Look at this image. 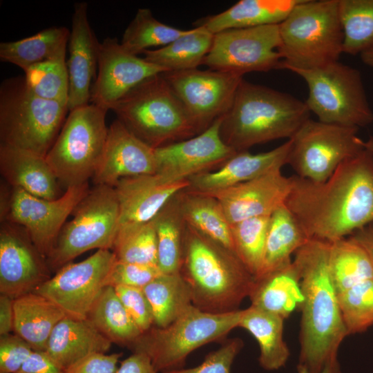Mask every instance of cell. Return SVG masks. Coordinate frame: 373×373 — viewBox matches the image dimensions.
<instances>
[{
    "label": "cell",
    "instance_id": "1",
    "mask_svg": "<svg viewBox=\"0 0 373 373\" xmlns=\"http://www.w3.org/2000/svg\"><path fill=\"white\" fill-rule=\"evenodd\" d=\"M290 178L285 205L309 239L332 242L373 222V137L323 182Z\"/></svg>",
    "mask_w": 373,
    "mask_h": 373
},
{
    "label": "cell",
    "instance_id": "2",
    "mask_svg": "<svg viewBox=\"0 0 373 373\" xmlns=\"http://www.w3.org/2000/svg\"><path fill=\"white\" fill-rule=\"evenodd\" d=\"M329 251V242L310 239L293 259L300 274L303 296L298 364L308 373H320L338 358L339 347L349 335L330 276Z\"/></svg>",
    "mask_w": 373,
    "mask_h": 373
},
{
    "label": "cell",
    "instance_id": "3",
    "mask_svg": "<svg viewBox=\"0 0 373 373\" xmlns=\"http://www.w3.org/2000/svg\"><path fill=\"white\" fill-rule=\"evenodd\" d=\"M305 102L271 88L244 79L222 117L220 136L237 152L275 140H289L308 120Z\"/></svg>",
    "mask_w": 373,
    "mask_h": 373
},
{
    "label": "cell",
    "instance_id": "4",
    "mask_svg": "<svg viewBox=\"0 0 373 373\" xmlns=\"http://www.w3.org/2000/svg\"><path fill=\"white\" fill-rule=\"evenodd\" d=\"M180 273L193 305L214 314L239 309L254 281L236 254L187 224Z\"/></svg>",
    "mask_w": 373,
    "mask_h": 373
},
{
    "label": "cell",
    "instance_id": "5",
    "mask_svg": "<svg viewBox=\"0 0 373 373\" xmlns=\"http://www.w3.org/2000/svg\"><path fill=\"white\" fill-rule=\"evenodd\" d=\"M280 69H314L338 61L343 31L338 0H300L279 24Z\"/></svg>",
    "mask_w": 373,
    "mask_h": 373
},
{
    "label": "cell",
    "instance_id": "6",
    "mask_svg": "<svg viewBox=\"0 0 373 373\" xmlns=\"http://www.w3.org/2000/svg\"><path fill=\"white\" fill-rule=\"evenodd\" d=\"M111 110L131 133L154 149L198 135L162 73L137 84Z\"/></svg>",
    "mask_w": 373,
    "mask_h": 373
},
{
    "label": "cell",
    "instance_id": "7",
    "mask_svg": "<svg viewBox=\"0 0 373 373\" xmlns=\"http://www.w3.org/2000/svg\"><path fill=\"white\" fill-rule=\"evenodd\" d=\"M68 111L67 104L35 95L24 76L6 79L0 85V144L46 157Z\"/></svg>",
    "mask_w": 373,
    "mask_h": 373
},
{
    "label": "cell",
    "instance_id": "8",
    "mask_svg": "<svg viewBox=\"0 0 373 373\" xmlns=\"http://www.w3.org/2000/svg\"><path fill=\"white\" fill-rule=\"evenodd\" d=\"M242 312L214 314L191 305L166 327L153 326L142 333L129 348L146 354L157 372L180 369L195 350L223 339L238 327Z\"/></svg>",
    "mask_w": 373,
    "mask_h": 373
},
{
    "label": "cell",
    "instance_id": "9",
    "mask_svg": "<svg viewBox=\"0 0 373 373\" xmlns=\"http://www.w3.org/2000/svg\"><path fill=\"white\" fill-rule=\"evenodd\" d=\"M108 110L93 104L69 111L46 160L66 189L88 182L102 157L108 132Z\"/></svg>",
    "mask_w": 373,
    "mask_h": 373
},
{
    "label": "cell",
    "instance_id": "10",
    "mask_svg": "<svg viewBox=\"0 0 373 373\" xmlns=\"http://www.w3.org/2000/svg\"><path fill=\"white\" fill-rule=\"evenodd\" d=\"M306 82L305 104L318 121L345 126H365L373 122L358 70L338 61L314 69H290Z\"/></svg>",
    "mask_w": 373,
    "mask_h": 373
},
{
    "label": "cell",
    "instance_id": "11",
    "mask_svg": "<svg viewBox=\"0 0 373 373\" xmlns=\"http://www.w3.org/2000/svg\"><path fill=\"white\" fill-rule=\"evenodd\" d=\"M73 214L46 258L50 271L56 272L87 251L112 249L119 224V202L114 187L95 185Z\"/></svg>",
    "mask_w": 373,
    "mask_h": 373
},
{
    "label": "cell",
    "instance_id": "12",
    "mask_svg": "<svg viewBox=\"0 0 373 373\" xmlns=\"http://www.w3.org/2000/svg\"><path fill=\"white\" fill-rule=\"evenodd\" d=\"M358 128L309 119L291 138L287 164L295 175L314 182L326 180L346 160L367 144Z\"/></svg>",
    "mask_w": 373,
    "mask_h": 373
},
{
    "label": "cell",
    "instance_id": "13",
    "mask_svg": "<svg viewBox=\"0 0 373 373\" xmlns=\"http://www.w3.org/2000/svg\"><path fill=\"white\" fill-rule=\"evenodd\" d=\"M88 182L68 187L55 200L34 196L10 186L9 195H1V222L23 227L32 242L46 258L52 251L69 215L89 191Z\"/></svg>",
    "mask_w": 373,
    "mask_h": 373
},
{
    "label": "cell",
    "instance_id": "14",
    "mask_svg": "<svg viewBox=\"0 0 373 373\" xmlns=\"http://www.w3.org/2000/svg\"><path fill=\"white\" fill-rule=\"evenodd\" d=\"M279 24L225 30L214 34L202 64L244 75L280 69Z\"/></svg>",
    "mask_w": 373,
    "mask_h": 373
},
{
    "label": "cell",
    "instance_id": "15",
    "mask_svg": "<svg viewBox=\"0 0 373 373\" xmlns=\"http://www.w3.org/2000/svg\"><path fill=\"white\" fill-rule=\"evenodd\" d=\"M200 134L229 111L243 79L239 74L198 68L162 73Z\"/></svg>",
    "mask_w": 373,
    "mask_h": 373
},
{
    "label": "cell",
    "instance_id": "16",
    "mask_svg": "<svg viewBox=\"0 0 373 373\" xmlns=\"http://www.w3.org/2000/svg\"><path fill=\"white\" fill-rule=\"evenodd\" d=\"M110 249H98L79 262H69L33 292L44 296L59 307L66 316L86 319L102 290L116 260Z\"/></svg>",
    "mask_w": 373,
    "mask_h": 373
},
{
    "label": "cell",
    "instance_id": "17",
    "mask_svg": "<svg viewBox=\"0 0 373 373\" xmlns=\"http://www.w3.org/2000/svg\"><path fill=\"white\" fill-rule=\"evenodd\" d=\"M222 117L194 137L155 149L156 173L173 182L188 180L222 166L238 152L220 136Z\"/></svg>",
    "mask_w": 373,
    "mask_h": 373
},
{
    "label": "cell",
    "instance_id": "18",
    "mask_svg": "<svg viewBox=\"0 0 373 373\" xmlns=\"http://www.w3.org/2000/svg\"><path fill=\"white\" fill-rule=\"evenodd\" d=\"M50 278L46 258L26 230L10 222L0 229V294L15 299Z\"/></svg>",
    "mask_w": 373,
    "mask_h": 373
},
{
    "label": "cell",
    "instance_id": "19",
    "mask_svg": "<svg viewBox=\"0 0 373 373\" xmlns=\"http://www.w3.org/2000/svg\"><path fill=\"white\" fill-rule=\"evenodd\" d=\"M97 70L90 102L108 111L144 79L166 72L162 68L128 52L116 38L111 37L106 38L99 44Z\"/></svg>",
    "mask_w": 373,
    "mask_h": 373
},
{
    "label": "cell",
    "instance_id": "20",
    "mask_svg": "<svg viewBox=\"0 0 373 373\" xmlns=\"http://www.w3.org/2000/svg\"><path fill=\"white\" fill-rule=\"evenodd\" d=\"M291 188V178L285 176L281 168H276L209 195L219 201L233 224L251 218L271 216L285 204Z\"/></svg>",
    "mask_w": 373,
    "mask_h": 373
},
{
    "label": "cell",
    "instance_id": "21",
    "mask_svg": "<svg viewBox=\"0 0 373 373\" xmlns=\"http://www.w3.org/2000/svg\"><path fill=\"white\" fill-rule=\"evenodd\" d=\"M155 149L117 119L108 127L105 149L92 178L95 185L114 187L124 178L156 173Z\"/></svg>",
    "mask_w": 373,
    "mask_h": 373
},
{
    "label": "cell",
    "instance_id": "22",
    "mask_svg": "<svg viewBox=\"0 0 373 373\" xmlns=\"http://www.w3.org/2000/svg\"><path fill=\"white\" fill-rule=\"evenodd\" d=\"M99 44L88 21V3H75L68 39L69 57L66 62L68 111L90 104Z\"/></svg>",
    "mask_w": 373,
    "mask_h": 373
},
{
    "label": "cell",
    "instance_id": "23",
    "mask_svg": "<svg viewBox=\"0 0 373 373\" xmlns=\"http://www.w3.org/2000/svg\"><path fill=\"white\" fill-rule=\"evenodd\" d=\"M189 184V180L168 182L157 173L120 179L114 186L119 202V224L152 220Z\"/></svg>",
    "mask_w": 373,
    "mask_h": 373
},
{
    "label": "cell",
    "instance_id": "24",
    "mask_svg": "<svg viewBox=\"0 0 373 373\" xmlns=\"http://www.w3.org/2000/svg\"><path fill=\"white\" fill-rule=\"evenodd\" d=\"M291 142L287 140L269 151L252 154L236 153L219 169L190 178L188 190L213 193L257 178L274 169L287 164Z\"/></svg>",
    "mask_w": 373,
    "mask_h": 373
},
{
    "label": "cell",
    "instance_id": "25",
    "mask_svg": "<svg viewBox=\"0 0 373 373\" xmlns=\"http://www.w3.org/2000/svg\"><path fill=\"white\" fill-rule=\"evenodd\" d=\"M0 171L10 186L34 196L55 200L63 195L46 157L30 151L0 144Z\"/></svg>",
    "mask_w": 373,
    "mask_h": 373
},
{
    "label": "cell",
    "instance_id": "26",
    "mask_svg": "<svg viewBox=\"0 0 373 373\" xmlns=\"http://www.w3.org/2000/svg\"><path fill=\"white\" fill-rule=\"evenodd\" d=\"M112 343L87 318L66 316L53 329L46 352L63 370L95 353H107Z\"/></svg>",
    "mask_w": 373,
    "mask_h": 373
},
{
    "label": "cell",
    "instance_id": "27",
    "mask_svg": "<svg viewBox=\"0 0 373 373\" xmlns=\"http://www.w3.org/2000/svg\"><path fill=\"white\" fill-rule=\"evenodd\" d=\"M300 280L293 260L254 278L249 295L251 305L285 319L303 303Z\"/></svg>",
    "mask_w": 373,
    "mask_h": 373
},
{
    "label": "cell",
    "instance_id": "28",
    "mask_svg": "<svg viewBox=\"0 0 373 373\" xmlns=\"http://www.w3.org/2000/svg\"><path fill=\"white\" fill-rule=\"evenodd\" d=\"M13 309V331L35 351H46L53 329L66 316L55 303L33 291L14 299Z\"/></svg>",
    "mask_w": 373,
    "mask_h": 373
},
{
    "label": "cell",
    "instance_id": "29",
    "mask_svg": "<svg viewBox=\"0 0 373 373\" xmlns=\"http://www.w3.org/2000/svg\"><path fill=\"white\" fill-rule=\"evenodd\" d=\"M300 0H240L226 10L209 16L198 26L212 34L233 29L280 24Z\"/></svg>",
    "mask_w": 373,
    "mask_h": 373
},
{
    "label": "cell",
    "instance_id": "30",
    "mask_svg": "<svg viewBox=\"0 0 373 373\" xmlns=\"http://www.w3.org/2000/svg\"><path fill=\"white\" fill-rule=\"evenodd\" d=\"M178 197L182 215L188 226L235 254L231 224L215 197L186 188Z\"/></svg>",
    "mask_w": 373,
    "mask_h": 373
},
{
    "label": "cell",
    "instance_id": "31",
    "mask_svg": "<svg viewBox=\"0 0 373 373\" xmlns=\"http://www.w3.org/2000/svg\"><path fill=\"white\" fill-rule=\"evenodd\" d=\"M282 317L250 305L243 309L239 324L257 341L260 347V365L265 370H277L285 366L289 350L283 339Z\"/></svg>",
    "mask_w": 373,
    "mask_h": 373
},
{
    "label": "cell",
    "instance_id": "32",
    "mask_svg": "<svg viewBox=\"0 0 373 373\" xmlns=\"http://www.w3.org/2000/svg\"><path fill=\"white\" fill-rule=\"evenodd\" d=\"M309 240L285 204L278 208L270 216L262 269L257 277L291 262V255Z\"/></svg>",
    "mask_w": 373,
    "mask_h": 373
},
{
    "label": "cell",
    "instance_id": "33",
    "mask_svg": "<svg viewBox=\"0 0 373 373\" xmlns=\"http://www.w3.org/2000/svg\"><path fill=\"white\" fill-rule=\"evenodd\" d=\"M69 36L68 28L55 26L20 40L1 42L0 59L25 71L33 65L66 54Z\"/></svg>",
    "mask_w": 373,
    "mask_h": 373
},
{
    "label": "cell",
    "instance_id": "34",
    "mask_svg": "<svg viewBox=\"0 0 373 373\" xmlns=\"http://www.w3.org/2000/svg\"><path fill=\"white\" fill-rule=\"evenodd\" d=\"M213 35L198 26L164 46L145 50L143 58L166 72L198 68L211 47Z\"/></svg>",
    "mask_w": 373,
    "mask_h": 373
},
{
    "label": "cell",
    "instance_id": "35",
    "mask_svg": "<svg viewBox=\"0 0 373 373\" xmlns=\"http://www.w3.org/2000/svg\"><path fill=\"white\" fill-rule=\"evenodd\" d=\"M178 194L153 219L157 236V267L162 274L180 273L183 263L186 224Z\"/></svg>",
    "mask_w": 373,
    "mask_h": 373
},
{
    "label": "cell",
    "instance_id": "36",
    "mask_svg": "<svg viewBox=\"0 0 373 373\" xmlns=\"http://www.w3.org/2000/svg\"><path fill=\"white\" fill-rule=\"evenodd\" d=\"M87 319L112 343L128 348L142 334L111 286L104 288Z\"/></svg>",
    "mask_w": 373,
    "mask_h": 373
},
{
    "label": "cell",
    "instance_id": "37",
    "mask_svg": "<svg viewBox=\"0 0 373 373\" xmlns=\"http://www.w3.org/2000/svg\"><path fill=\"white\" fill-rule=\"evenodd\" d=\"M152 309L153 326L164 327L192 304L189 287L180 273L161 274L142 288Z\"/></svg>",
    "mask_w": 373,
    "mask_h": 373
},
{
    "label": "cell",
    "instance_id": "38",
    "mask_svg": "<svg viewBox=\"0 0 373 373\" xmlns=\"http://www.w3.org/2000/svg\"><path fill=\"white\" fill-rule=\"evenodd\" d=\"M329 267L337 294L373 278V265L367 253L350 236L330 242Z\"/></svg>",
    "mask_w": 373,
    "mask_h": 373
},
{
    "label": "cell",
    "instance_id": "39",
    "mask_svg": "<svg viewBox=\"0 0 373 373\" xmlns=\"http://www.w3.org/2000/svg\"><path fill=\"white\" fill-rule=\"evenodd\" d=\"M338 1L343 53L361 55L373 50V0Z\"/></svg>",
    "mask_w": 373,
    "mask_h": 373
},
{
    "label": "cell",
    "instance_id": "40",
    "mask_svg": "<svg viewBox=\"0 0 373 373\" xmlns=\"http://www.w3.org/2000/svg\"><path fill=\"white\" fill-rule=\"evenodd\" d=\"M187 30L163 23L149 8H140L125 29L120 44L128 52L138 55L151 47L170 44Z\"/></svg>",
    "mask_w": 373,
    "mask_h": 373
},
{
    "label": "cell",
    "instance_id": "41",
    "mask_svg": "<svg viewBox=\"0 0 373 373\" xmlns=\"http://www.w3.org/2000/svg\"><path fill=\"white\" fill-rule=\"evenodd\" d=\"M111 250L121 261L157 265V236L153 220L119 224Z\"/></svg>",
    "mask_w": 373,
    "mask_h": 373
},
{
    "label": "cell",
    "instance_id": "42",
    "mask_svg": "<svg viewBox=\"0 0 373 373\" xmlns=\"http://www.w3.org/2000/svg\"><path fill=\"white\" fill-rule=\"evenodd\" d=\"M270 216L251 218L231 224L235 254L254 278L262 269Z\"/></svg>",
    "mask_w": 373,
    "mask_h": 373
},
{
    "label": "cell",
    "instance_id": "43",
    "mask_svg": "<svg viewBox=\"0 0 373 373\" xmlns=\"http://www.w3.org/2000/svg\"><path fill=\"white\" fill-rule=\"evenodd\" d=\"M65 58L66 54L61 55L23 71L28 88L41 98L68 104V75Z\"/></svg>",
    "mask_w": 373,
    "mask_h": 373
},
{
    "label": "cell",
    "instance_id": "44",
    "mask_svg": "<svg viewBox=\"0 0 373 373\" xmlns=\"http://www.w3.org/2000/svg\"><path fill=\"white\" fill-rule=\"evenodd\" d=\"M337 296L349 335L365 332L373 325V278Z\"/></svg>",
    "mask_w": 373,
    "mask_h": 373
},
{
    "label": "cell",
    "instance_id": "45",
    "mask_svg": "<svg viewBox=\"0 0 373 373\" xmlns=\"http://www.w3.org/2000/svg\"><path fill=\"white\" fill-rule=\"evenodd\" d=\"M161 274L157 265L131 263L116 259L108 276L106 286L142 289Z\"/></svg>",
    "mask_w": 373,
    "mask_h": 373
},
{
    "label": "cell",
    "instance_id": "46",
    "mask_svg": "<svg viewBox=\"0 0 373 373\" xmlns=\"http://www.w3.org/2000/svg\"><path fill=\"white\" fill-rule=\"evenodd\" d=\"M243 345L238 338L229 339L217 350L208 354L198 366L163 373H231L233 362Z\"/></svg>",
    "mask_w": 373,
    "mask_h": 373
},
{
    "label": "cell",
    "instance_id": "47",
    "mask_svg": "<svg viewBox=\"0 0 373 373\" xmlns=\"http://www.w3.org/2000/svg\"><path fill=\"white\" fill-rule=\"evenodd\" d=\"M115 288L119 300L142 333L153 326L151 305L142 288L117 286Z\"/></svg>",
    "mask_w": 373,
    "mask_h": 373
},
{
    "label": "cell",
    "instance_id": "48",
    "mask_svg": "<svg viewBox=\"0 0 373 373\" xmlns=\"http://www.w3.org/2000/svg\"><path fill=\"white\" fill-rule=\"evenodd\" d=\"M30 344L17 334L0 336V373H16L33 352Z\"/></svg>",
    "mask_w": 373,
    "mask_h": 373
},
{
    "label": "cell",
    "instance_id": "49",
    "mask_svg": "<svg viewBox=\"0 0 373 373\" xmlns=\"http://www.w3.org/2000/svg\"><path fill=\"white\" fill-rule=\"evenodd\" d=\"M122 353H95L84 357L64 370V373H115Z\"/></svg>",
    "mask_w": 373,
    "mask_h": 373
},
{
    "label": "cell",
    "instance_id": "50",
    "mask_svg": "<svg viewBox=\"0 0 373 373\" xmlns=\"http://www.w3.org/2000/svg\"><path fill=\"white\" fill-rule=\"evenodd\" d=\"M16 373H64L46 351H33Z\"/></svg>",
    "mask_w": 373,
    "mask_h": 373
},
{
    "label": "cell",
    "instance_id": "51",
    "mask_svg": "<svg viewBox=\"0 0 373 373\" xmlns=\"http://www.w3.org/2000/svg\"><path fill=\"white\" fill-rule=\"evenodd\" d=\"M115 373H158L154 368L151 358L145 354H133L120 363Z\"/></svg>",
    "mask_w": 373,
    "mask_h": 373
},
{
    "label": "cell",
    "instance_id": "52",
    "mask_svg": "<svg viewBox=\"0 0 373 373\" xmlns=\"http://www.w3.org/2000/svg\"><path fill=\"white\" fill-rule=\"evenodd\" d=\"M14 299L0 295V336L10 334L14 326Z\"/></svg>",
    "mask_w": 373,
    "mask_h": 373
},
{
    "label": "cell",
    "instance_id": "53",
    "mask_svg": "<svg viewBox=\"0 0 373 373\" xmlns=\"http://www.w3.org/2000/svg\"><path fill=\"white\" fill-rule=\"evenodd\" d=\"M350 237L363 247L373 265V222L354 231Z\"/></svg>",
    "mask_w": 373,
    "mask_h": 373
},
{
    "label": "cell",
    "instance_id": "54",
    "mask_svg": "<svg viewBox=\"0 0 373 373\" xmlns=\"http://www.w3.org/2000/svg\"><path fill=\"white\" fill-rule=\"evenodd\" d=\"M297 373H308L305 366L298 364L297 366ZM320 373H342L338 358H336L323 367Z\"/></svg>",
    "mask_w": 373,
    "mask_h": 373
},
{
    "label": "cell",
    "instance_id": "55",
    "mask_svg": "<svg viewBox=\"0 0 373 373\" xmlns=\"http://www.w3.org/2000/svg\"><path fill=\"white\" fill-rule=\"evenodd\" d=\"M360 57L364 64L373 68V50L362 53Z\"/></svg>",
    "mask_w": 373,
    "mask_h": 373
}]
</instances>
